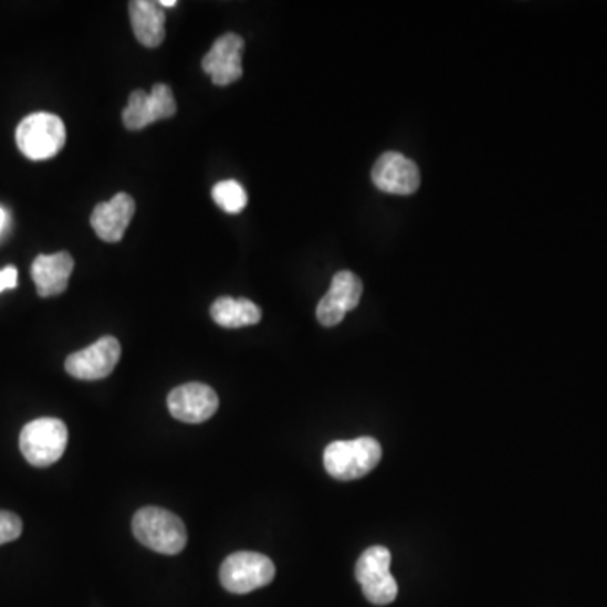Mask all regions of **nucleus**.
Masks as SVG:
<instances>
[{"instance_id": "obj_20", "label": "nucleus", "mask_w": 607, "mask_h": 607, "mask_svg": "<svg viewBox=\"0 0 607 607\" xmlns=\"http://www.w3.org/2000/svg\"><path fill=\"white\" fill-rule=\"evenodd\" d=\"M6 221H8V214H6V211L0 208V233L4 230Z\"/></svg>"}, {"instance_id": "obj_4", "label": "nucleus", "mask_w": 607, "mask_h": 607, "mask_svg": "<svg viewBox=\"0 0 607 607\" xmlns=\"http://www.w3.org/2000/svg\"><path fill=\"white\" fill-rule=\"evenodd\" d=\"M19 150L31 160L56 156L66 143V128L57 115L48 112L28 115L15 130Z\"/></svg>"}, {"instance_id": "obj_8", "label": "nucleus", "mask_w": 607, "mask_h": 607, "mask_svg": "<svg viewBox=\"0 0 607 607\" xmlns=\"http://www.w3.org/2000/svg\"><path fill=\"white\" fill-rule=\"evenodd\" d=\"M121 355L122 348L117 337L104 336L88 348L67 356L64 368L79 380H102L114 371Z\"/></svg>"}, {"instance_id": "obj_18", "label": "nucleus", "mask_w": 607, "mask_h": 607, "mask_svg": "<svg viewBox=\"0 0 607 607\" xmlns=\"http://www.w3.org/2000/svg\"><path fill=\"white\" fill-rule=\"evenodd\" d=\"M22 520L15 513L0 510V545L14 542L21 536Z\"/></svg>"}, {"instance_id": "obj_12", "label": "nucleus", "mask_w": 607, "mask_h": 607, "mask_svg": "<svg viewBox=\"0 0 607 607\" xmlns=\"http://www.w3.org/2000/svg\"><path fill=\"white\" fill-rule=\"evenodd\" d=\"M374 185L387 195L410 196L419 189V167L409 157L385 153L378 157L371 171Z\"/></svg>"}, {"instance_id": "obj_13", "label": "nucleus", "mask_w": 607, "mask_h": 607, "mask_svg": "<svg viewBox=\"0 0 607 607\" xmlns=\"http://www.w3.org/2000/svg\"><path fill=\"white\" fill-rule=\"evenodd\" d=\"M134 213L135 201L132 196L118 192L111 201L96 205L92 213V228L104 242H121Z\"/></svg>"}, {"instance_id": "obj_16", "label": "nucleus", "mask_w": 607, "mask_h": 607, "mask_svg": "<svg viewBox=\"0 0 607 607\" xmlns=\"http://www.w3.org/2000/svg\"><path fill=\"white\" fill-rule=\"evenodd\" d=\"M214 323L228 329L253 326L262 320V311L249 299L220 297L211 306Z\"/></svg>"}, {"instance_id": "obj_11", "label": "nucleus", "mask_w": 607, "mask_h": 607, "mask_svg": "<svg viewBox=\"0 0 607 607\" xmlns=\"http://www.w3.org/2000/svg\"><path fill=\"white\" fill-rule=\"evenodd\" d=\"M243 48L245 41L234 32H227L214 41L201 63L202 70L211 76L214 85L227 86L242 79Z\"/></svg>"}, {"instance_id": "obj_14", "label": "nucleus", "mask_w": 607, "mask_h": 607, "mask_svg": "<svg viewBox=\"0 0 607 607\" xmlns=\"http://www.w3.org/2000/svg\"><path fill=\"white\" fill-rule=\"evenodd\" d=\"M75 269V260L67 252L40 255L31 266L32 281L41 297H54L66 291Z\"/></svg>"}, {"instance_id": "obj_9", "label": "nucleus", "mask_w": 607, "mask_h": 607, "mask_svg": "<svg viewBox=\"0 0 607 607\" xmlns=\"http://www.w3.org/2000/svg\"><path fill=\"white\" fill-rule=\"evenodd\" d=\"M362 294V281L353 272H337L331 282L329 291L317 304V321L326 327L337 326L345 320L346 313L358 306Z\"/></svg>"}, {"instance_id": "obj_10", "label": "nucleus", "mask_w": 607, "mask_h": 607, "mask_svg": "<svg viewBox=\"0 0 607 607\" xmlns=\"http://www.w3.org/2000/svg\"><path fill=\"white\" fill-rule=\"evenodd\" d=\"M218 405L217 391L205 384L181 385L167 397L171 416L186 423L207 422L217 414Z\"/></svg>"}, {"instance_id": "obj_5", "label": "nucleus", "mask_w": 607, "mask_h": 607, "mask_svg": "<svg viewBox=\"0 0 607 607\" xmlns=\"http://www.w3.org/2000/svg\"><path fill=\"white\" fill-rule=\"evenodd\" d=\"M391 554L387 547L366 548L356 562L355 576L363 594L375 606H387L398 596V584L390 574Z\"/></svg>"}, {"instance_id": "obj_19", "label": "nucleus", "mask_w": 607, "mask_h": 607, "mask_svg": "<svg viewBox=\"0 0 607 607\" xmlns=\"http://www.w3.org/2000/svg\"><path fill=\"white\" fill-rule=\"evenodd\" d=\"M15 285H18V269L9 265L0 270V292L14 289Z\"/></svg>"}, {"instance_id": "obj_15", "label": "nucleus", "mask_w": 607, "mask_h": 607, "mask_svg": "<svg viewBox=\"0 0 607 607\" xmlns=\"http://www.w3.org/2000/svg\"><path fill=\"white\" fill-rule=\"evenodd\" d=\"M135 38L146 48H157L166 38V12L159 2L135 0L128 4Z\"/></svg>"}, {"instance_id": "obj_7", "label": "nucleus", "mask_w": 607, "mask_h": 607, "mask_svg": "<svg viewBox=\"0 0 607 607\" xmlns=\"http://www.w3.org/2000/svg\"><path fill=\"white\" fill-rule=\"evenodd\" d=\"M176 100L171 88L167 85H154L153 92L135 90L128 96L127 107L124 108L122 121L128 130H143L154 122L175 117Z\"/></svg>"}, {"instance_id": "obj_3", "label": "nucleus", "mask_w": 607, "mask_h": 607, "mask_svg": "<svg viewBox=\"0 0 607 607\" xmlns=\"http://www.w3.org/2000/svg\"><path fill=\"white\" fill-rule=\"evenodd\" d=\"M67 427L63 420L53 417L32 420L19 437V448L29 464L34 468H48L60 461L66 451Z\"/></svg>"}, {"instance_id": "obj_1", "label": "nucleus", "mask_w": 607, "mask_h": 607, "mask_svg": "<svg viewBox=\"0 0 607 607\" xmlns=\"http://www.w3.org/2000/svg\"><path fill=\"white\" fill-rule=\"evenodd\" d=\"M132 532L144 547L157 554L176 555L185 551L188 544V532L182 520L157 506H146L135 513Z\"/></svg>"}, {"instance_id": "obj_2", "label": "nucleus", "mask_w": 607, "mask_h": 607, "mask_svg": "<svg viewBox=\"0 0 607 607\" xmlns=\"http://www.w3.org/2000/svg\"><path fill=\"white\" fill-rule=\"evenodd\" d=\"M324 468L334 480L355 481L366 477L381 461L380 442L374 437L334 441L324 451Z\"/></svg>"}, {"instance_id": "obj_17", "label": "nucleus", "mask_w": 607, "mask_h": 607, "mask_svg": "<svg viewBox=\"0 0 607 607\" xmlns=\"http://www.w3.org/2000/svg\"><path fill=\"white\" fill-rule=\"evenodd\" d=\"M211 195H213L218 207L231 214L240 213L247 207V202H249L245 189L237 181L218 182Z\"/></svg>"}, {"instance_id": "obj_6", "label": "nucleus", "mask_w": 607, "mask_h": 607, "mask_svg": "<svg viewBox=\"0 0 607 607\" xmlns=\"http://www.w3.org/2000/svg\"><path fill=\"white\" fill-rule=\"evenodd\" d=\"M275 577L274 562L257 552H237L224 558L220 568L221 586L233 594H249L269 586Z\"/></svg>"}, {"instance_id": "obj_21", "label": "nucleus", "mask_w": 607, "mask_h": 607, "mask_svg": "<svg viewBox=\"0 0 607 607\" xmlns=\"http://www.w3.org/2000/svg\"><path fill=\"white\" fill-rule=\"evenodd\" d=\"M176 4H178V2H176V0H160L159 2V6L160 8H176Z\"/></svg>"}]
</instances>
